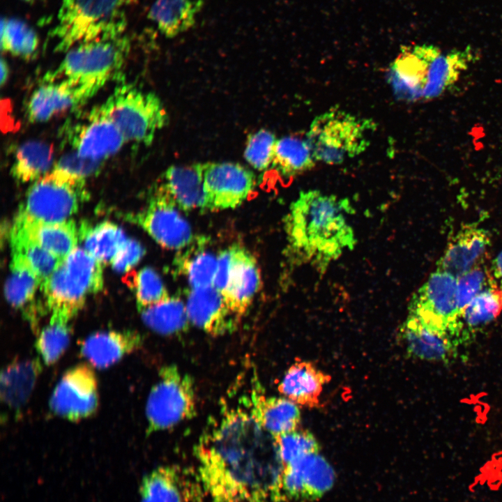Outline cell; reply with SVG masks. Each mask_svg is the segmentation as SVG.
<instances>
[{
  "label": "cell",
  "instance_id": "obj_26",
  "mask_svg": "<svg viewBox=\"0 0 502 502\" xmlns=\"http://www.w3.org/2000/svg\"><path fill=\"white\" fill-rule=\"evenodd\" d=\"M250 396V413L273 437L300 427L301 411L294 402L284 397H266L257 388Z\"/></svg>",
  "mask_w": 502,
  "mask_h": 502
},
{
  "label": "cell",
  "instance_id": "obj_37",
  "mask_svg": "<svg viewBox=\"0 0 502 502\" xmlns=\"http://www.w3.org/2000/svg\"><path fill=\"white\" fill-rule=\"evenodd\" d=\"M38 43L36 33L28 24L17 18L2 19V51L24 59H29L35 56Z\"/></svg>",
  "mask_w": 502,
  "mask_h": 502
},
{
  "label": "cell",
  "instance_id": "obj_24",
  "mask_svg": "<svg viewBox=\"0 0 502 502\" xmlns=\"http://www.w3.org/2000/svg\"><path fill=\"white\" fill-rule=\"evenodd\" d=\"M330 376L312 363L296 360L278 383L277 390L284 397L298 405L318 407L324 386Z\"/></svg>",
  "mask_w": 502,
  "mask_h": 502
},
{
  "label": "cell",
  "instance_id": "obj_2",
  "mask_svg": "<svg viewBox=\"0 0 502 502\" xmlns=\"http://www.w3.org/2000/svg\"><path fill=\"white\" fill-rule=\"evenodd\" d=\"M353 213L347 199L317 190L301 192L284 219L289 252L298 261L312 262L324 271L356 245L349 221Z\"/></svg>",
  "mask_w": 502,
  "mask_h": 502
},
{
  "label": "cell",
  "instance_id": "obj_1",
  "mask_svg": "<svg viewBox=\"0 0 502 502\" xmlns=\"http://www.w3.org/2000/svg\"><path fill=\"white\" fill-rule=\"evenodd\" d=\"M211 502H280L283 464L275 439L242 409L225 412L195 447Z\"/></svg>",
  "mask_w": 502,
  "mask_h": 502
},
{
  "label": "cell",
  "instance_id": "obj_7",
  "mask_svg": "<svg viewBox=\"0 0 502 502\" xmlns=\"http://www.w3.org/2000/svg\"><path fill=\"white\" fill-rule=\"evenodd\" d=\"M126 142L150 145L169 116L159 97L130 84L118 86L102 104Z\"/></svg>",
  "mask_w": 502,
  "mask_h": 502
},
{
  "label": "cell",
  "instance_id": "obj_8",
  "mask_svg": "<svg viewBox=\"0 0 502 502\" xmlns=\"http://www.w3.org/2000/svg\"><path fill=\"white\" fill-rule=\"evenodd\" d=\"M85 180L54 167L32 183L19 213L47 222L70 220L89 199Z\"/></svg>",
  "mask_w": 502,
  "mask_h": 502
},
{
  "label": "cell",
  "instance_id": "obj_9",
  "mask_svg": "<svg viewBox=\"0 0 502 502\" xmlns=\"http://www.w3.org/2000/svg\"><path fill=\"white\" fill-rule=\"evenodd\" d=\"M130 46L123 35L78 44L66 52L57 68L46 73L43 81L66 78L106 84L121 70Z\"/></svg>",
  "mask_w": 502,
  "mask_h": 502
},
{
  "label": "cell",
  "instance_id": "obj_44",
  "mask_svg": "<svg viewBox=\"0 0 502 502\" xmlns=\"http://www.w3.org/2000/svg\"><path fill=\"white\" fill-rule=\"evenodd\" d=\"M101 163L82 157L73 151L61 157L54 167L86 179L99 171Z\"/></svg>",
  "mask_w": 502,
  "mask_h": 502
},
{
  "label": "cell",
  "instance_id": "obj_21",
  "mask_svg": "<svg viewBox=\"0 0 502 502\" xmlns=\"http://www.w3.org/2000/svg\"><path fill=\"white\" fill-rule=\"evenodd\" d=\"M490 243L487 230L474 225L464 226L448 243L436 270L459 277L482 261Z\"/></svg>",
  "mask_w": 502,
  "mask_h": 502
},
{
  "label": "cell",
  "instance_id": "obj_16",
  "mask_svg": "<svg viewBox=\"0 0 502 502\" xmlns=\"http://www.w3.org/2000/svg\"><path fill=\"white\" fill-rule=\"evenodd\" d=\"M105 84L66 78L43 81L28 101V119L33 123L47 121L59 113L83 105Z\"/></svg>",
  "mask_w": 502,
  "mask_h": 502
},
{
  "label": "cell",
  "instance_id": "obj_6",
  "mask_svg": "<svg viewBox=\"0 0 502 502\" xmlns=\"http://www.w3.org/2000/svg\"><path fill=\"white\" fill-rule=\"evenodd\" d=\"M373 128L370 120L333 109L312 121L306 139L314 160L336 165L364 151Z\"/></svg>",
  "mask_w": 502,
  "mask_h": 502
},
{
  "label": "cell",
  "instance_id": "obj_23",
  "mask_svg": "<svg viewBox=\"0 0 502 502\" xmlns=\"http://www.w3.org/2000/svg\"><path fill=\"white\" fill-rule=\"evenodd\" d=\"M142 335L135 330H107L89 335L81 345V353L91 365L107 368L142 345Z\"/></svg>",
  "mask_w": 502,
  "mask_h": 502
},
{
  "label": "cell",
  "instance_id": "obj_4",
  "mask_svg": "<svg viewBox=\"0 0 502 502\" xmlns=\"http://www.w3.org/2000/svg\"><path fill=\"white\" fill-rule=\"evenodd\" d=\"M130 0H62L51 31L56 52L91 40L123 35L124 6Z\"/></svg>",
  "mask_w": 502,
  "mask_h": 502
},
{
  "label": "cell",
  "instance_id": "obj_28",
  "mask_svg": "<svg viewBox=\"0 0 502 502\" xmlns=\"http://www.w3.org/2000/svg\"><path fill=\"white\" fill-rule=\"evenodd\" d=\"M41 371L38 358L16 360L9 363L1 373V402L9 409L19 411L31 397Z\"/></svg>",
  "mask_w": 502,
  "mask_h": 502
},
{
  "label": "cell",
  "instance_id": "obj_45",
  "mask_svg": "<svg viewBox=\"0 0 502 502\" xmlns=\"http://www.w3.org/2000/svg\"><path fill=\"white\" fill-rule=\"evenodd\" d=\"M144 254V249L135 240L127 238L109 264L119 272L129 271Z\"/></svg>",
  "mask_w": 502,
  "mask_h": 502
},
{
  "label": "cell",
  "instance_id": "obj_40",
  "mask_svg": "<svg viewBox=\"0 0 502 502\" xmlns=\"http://www.w3.org/2000/svg\"><path fill=\"white\" fill-rule=\"evenodd\" d=\"M273 438L283 466L303 456L319 452L317 440L307 429L298 427Z\"/></svg>",
  "mask_w": 502,
  "mask_h": 502
},
{
  "label": "cell",
  "instance_id": "obj_34",
  "mask_svg": "<svg viewBox=\"0 0 502 502\" xmlns=\"http://www.w3.org/2000/svg\"><path fill=\"white\" fill-rule=\"evenodd\" d=\"M78 231L82 248L103 264L110 262L127 239L121 228L108 221L95 226L82 223Z\"/></svg>",
  "mask_w": 502,
  "mask_h": 502
},
{
  "label": "cell",
  "instance_id": "obj_36",
  "mask_svg": "<svg viewBox=\"0 0 502 502\" xmlns=\"http://www.w3.org/2000/svg\"><path fill=\"white\" fill-rule=\"evenodd\" d=\"M272 165L286 177H292L312 169L314 158L307 139L287 136L277 139Z\"/></svg>",
  "mask_w": 502,
  "mask_h": 502
},
{
  "label": "cell",
  "instance_id": "obj_30",
  "mask_svg": "<svg viewBox=\"0 0 502 502\" xmlns=\"http://www.w3.org/2000/svg\"><path fill=\"white\" fill-rule=\"evenodd\" d=\"M201 6V0H155L148 17L163 35L173 38L193 26Z\"/></svg>",
  "mask_w": 502,
  "mask_h": 502
},
{
  "label": "cell",
  "instance_id": "obj_17",
  "mask_svg": "<svg viewBox=\"0 0 502 502\" xmlns=\"http://www.w3.org/2000/svg\"><path fill=\"white\" fill-rule=\"evenodd\" d=\"M125 218L139 225L160 245L170 250H181L194 238L188 222L178 209L163 199L151 195L147 206Z\"/></svg>",
  "mask_w": 502,
  "mask_h": 502
},
{
  "label": "cell",
  "instance_id": "obj_13",
  "mask_svg": "<svg viewBox=\"0 0 502 502\" xmlns=\"http://www.w3.org/2000/svg\"><path fill=\"white\" fill-rule=\"evenodd\" d=\"M64 137L73 151L82 157L102 162L116 154L126 141L102 104L84 119L66 126Z\"/></svg>",
  "mask_w": 502,
  "mask_h": 502
},
{
  "label": "cell",
  "instance_id": "obj_19",
  "mask_svg": "<svg viewBox=\"0 0 502 502\" xmlns=\"http://www.w3.org/2000/svg\"><path fill=\"white\" fill-rule=\"evenodd\" d=\"M185 305L190 324L212 336L233 332L240 321L214 287L190 289Z\"/></svg>",
  "mask_w": 502,
  "mask_h": 502
},
{
  "label": "cell",
  "instance_id": "obj_42",
  "mask_svg": "<svg viewBox=\"0 0 502 502\" xmlns=\"http://www.w3.org/2000/svg\"><path fill=\"white\" fill-rule=\"evenodd\" d=\"M498 287L492 275L490 268L481 261L471 269L457 277V291L459 309L462 314L466 306L482 291Z\"/></svg>",
  "mask_w": 502,
  "mask_h": 502
},
{
  "label": "cell",
  "instance_id": "obj_3",
  "mask_svg": "<svg viewBox=\"0 0 502 502\" xmlns=\"http://www.w3.org/2000/svg\"><path fill=\"white\" fill-rule=\"evenodd\" d=\"M473 56L469 50L444 53L429 45L406 47L391 65L393 84L409 100L436 98L457 82Z\"/></svg>",
  "mask_w": 502,
  "mask_h": 502
},
{
  "label": "cell",
  "instance_id": "obj_38",
  "mask_svg": "<svg viewBox=\"0 0 502 502\" xmlns=\"http://www.w3.org/2000/svg\"><path fill=\"white\" fill-rule=\"evenodd\" d=\"M124 279L134 291L139 311L169 296L162 280L153 268L144 267L137 272L128 273Z\"/></svg>",
  "mask_w": 502,
  "mask_h": 502
},
{
  "label": "cell",
  "instance_id": "obj_11",
  "mask_svg": "<svg viewBox=\"0 0 502 502\" xmlns=\"http://www.w3.org/2000/svg\"><path fill=\"white\" fill-rule=\"evenodd\" d=\"M409 315L427 328L462 343L457 278L436 270L413 294Z\"/></svg>",
  "mask_w": 502,
  "mask_h": 502
},
{
  "label": "cell",
  "instance_id": "obj_48",
  "mask_svg": "<svg viewBox=\"0 0 502 502\" xmlns=\"http://www.w3.org/2000/svg\"><path fill=\"white\" fill-rule=\"evenodd\" d=\"M23 1H25L29 2V1H33V0H23Z\"/></svg>",
  "mask_w": 502,
  "mask_h": 502
},
{
  "label": "cell",
  "instance_id": "obj_5",
  "mask_svg": "<svg viewBox=\"0 0 502 502\" xmlns=\"http://www.w3.org/2000/svg\"><path fill=\"white\" fill-rule=\"evenodd\" d=\"M102 264L80 247L62 260L40 289L50 319L69 323L83 307L86 296L102 289Z\"/></svg>",
  "mask_w": 502,
  "mask_h": 502
},
{
  "label": "cell",
  "instance_id": "obj_27",
  "mask_svg": "<svg viewBox=\"0 0 502 502\" xmlns=\"http://www.w3.org/2000/svg\"><path fill=\"white\" fill-rule=\"evenodd\" d=\"M15 221L27 235L40 246L64 259L77 246L79 231L75 222L68 220L59 222H47L31 219L20 213Z\"/></svg>",
  "mask_w": 502,
  "mask_h": 502
},
{
  "label": "cell",
  "instance_id": "obj_29",
  "mask_svg": "<svg viewBox=\"0 0 502 502\" xmlns=\"http://www.w3.org/2000/svg\"><path fill=\"white\" fill-rule=\"evenodd\" d=\"M140 502H193L190 482L174 466L158 467L143 478Z\"/></svg>",
  "mask_w": 502,
  "mask_h": 502
},
{
  "label": "cell",
  "instance_id": "obj_10",
  "mask_svg": "<svg viewBox=\"0 0 502 502\" xmlns=\"http://www.w3.org/2000/svg\"><path fill=\"white\" fill-rule=\"evenodd\" d=\"M196 413L195 387L192 376L174 364L161 367L158 380L146 400L148 434L173 428L194 418Z\"/></svg>",
  "mask_w": 502,
  "mask_h": 502
},
{
  "label": "cell",
  "instance_id": "obj_25",
  "mask_svg": "<svg viewBox=\"0 0 502 502\" xmlns=\"http://www.w3.org/2000/svg\"><path fill=\"white\" fill-rule=\"evenodd\" d=\"M10 275L5 286V294L8 303L22 311L24 318L36 333L40 311L33 303L36 291L40 289V280L19 254L11 252Z\"/></svg>",
  "mask_w": 502,
  "mask_h": 502
},
{
  "label": "cell",
  "instance_id": "obj_15",
  "mask_svg": "<svg viewBox=\"0 0 502 502\" xmlns=\"http://www.w3.org/2000/svg\"><path fill=\"white\" fill-rule=\"evenodd\" d=\"M98 406L97 378L87 364H79L67 370L50 400V408L54 414L73 422L91 416Z\"/></svg>",
  "mask_w": 502,
  "mask_h": 502
},
{
  "label": "cell",
  "instance_id": "obj_46",
  "mask_svg": "<svg viewBox=\"0 0 502 502\" xmlns=\"http://www.w3.org/2000/svg\"><path fill=\"white\" fill-rule=\"evenodd\" d=\"M490 270L496 285L502 289V251L493 260Z\"/></svg>",
  "mask_w": 502,
  "mask_h": 502
},
{
  "label": "cell",
  "instance_id": "obj_33",
  "mask_svg": "<svg viewBox=\"0 0 502 502\" xmlns=\"http://www.w3.org/2000/svg\"><path fill=\"white\" fill-rule=\"evenodd\" d=\"M139 312L145 325L162 335L183 333L190 324L185 303L176 296H169Z\"/></svg>",
  "mask_w": 502,
  "mask_h": 502
},
{
  "label": "cell",
  "instance_id": "obj_20",
  "mask_svg": "<svg viewBox=\"0 0 502 502\" xmlns=\"http://www.w3.org/2000/svg\"><path fill=\"white\" fill-rule=\"evenodd\" d=\"M203 163L171 166L160 176L151 195L159 197L178 210L202 208Z\"/></svg>",
  "mask_w": 502,
  "mask_h": 502
},
{
  "label": "cell",
  "instance_id": "obj_47",
  "mask_svg": "<svg viewBox=\"0 0 502 502\" xmlns=\"http://www.w3.org/2000/svg\"><path fill=\"white\" fill-rule=\"evenodd\" d=\"M1 84L2 85L6 82L8 74V66L3 59L1 61Z\"/></svg>",
  "mask_w": 502,
  "mask_h": 502
},
{
  "label": "cell",
  "instance_id": "obj_35",
  "mask_svg": "<svg viewBox=\"0 0 502 502\" xmlns=\"http://www.w3.org/2000/svg\"><path fill=\"white\" fill-rule=\"evenodd\" d=\"M502 312V289L489 287L474 297L462 310V342L469 340L477 329L489 324Z\"/></svg>",
  "mask_w": 502,
  "mask_h": 502
},
{
  "label": "cell",
  "instance_id": "obj_14",
  "mask_svg": "<svg viewBox=\"0 0 502 502\" xmlns=\"http://www.w3.org/2000/svg\"><path fill=\"white\" fill-rule=\"evenodd\" d=\"M202 208L208 211L235 208L252 193L255 176L244 166L234 162L203 163Z\"/></svg>",
  "mask_w": 502,
  "mask_h": 502
},
{
  "label": "cell",
  "instance_id": "obj_12",
  "mask_svg": "<svg viewBox=\"0 0 502 502\" xmlns=\"http://www.w3.org/2000/svg\"><path fill=\"white\" fill-rule=\"evenodd\" d=\"M260 284L257 261L244 248L233 245L219 253L213 287L239 318L248 311Z\"/></svg>",
  "mask_w": 502,
  "mask_h": 502
},
{
  "label": "cell",
  "instance_id": "obj_39",
  "mask_svg": "<svg viewBox=\"0 0 502 502\" xmlns=\"http://www.w3.org/2000/svg\"><path fill=\"white\" fill-rule=\"evenodd\" d=\"M68 324L50 319L48 325L39 332L36 348L45 364L54 363L66 349L70 335Z\"/></svg>",
  "mask_w": 502,
  "mask_h": 502
},
{
  "label": "cell",
  "instance_id": "obj_22",
  "mask_svg": "<svg viewBox=\"0 0 502 502\" xmlns=\"http://www.w3.org/2000/svg\"><path fill=\"white\" fill-rule=\"evenodd\" d=\"M397 335L409 357L447 363L456 356L458 344L455 341L427 328L410 315Z\"/></svg>",
  "mask_w": 502,
  "mask_h": 502
},
{
  "label": "cell",
  "instance_id": "obj_31",
  "mask_svg": "<svg viewBox=\"0 0 502 502\" xmlns=\"http://www.w3.org/2000/svg\"><path fill=\"white\" fill-rule=\"evenodd\" d=\"M11 252L20 254L38 276L40 289L62 260L33 241L15 221L9 231Z\"/></svg>",
  "mask_w": 502,
  "mask_h": 502
},
{
  "label": "cell",
  "instance_id": "obj_41",
  "mask_svg": "<svg viewBox=\"0 0 502 502\" xmlns=\"http://www.w3.org/2000/svg\"><path fill=\"white\" fill-rule=\"evenodd\" d=\"M179 264L185 274L191 289L213 287L218 268V257L203 250L182 256Z\"/></svg>",
  "mask_w": 502,
  "mask_h": 502
},
{
  "label": "cell",
  "instance_id": "obj_32",
  "mask_svg": "<svg viewBox=\"0 0 502 502\" xmlns=\"http://www.w3.org/2000/svg\"><path fill=\"white\" fill-rule=\"evenodd\" d=\"M52 160V145L40 141L26 142L15 153L11 175L21 183L34 182L50 172Z\"/></svg>",
  "mask_w": 502,
  "mask_h": 502
},
{
  "label": "cell",
  "instance_id": "obj_18",
  "mask_svg": "<svg viewBox=\"0 0 502 502\" xmlns=\"http://www.w3.org/2000/svg\"><path fill=\"white\" fill-rule=\"evenodd\" d=\"M334 477L333 468L319 452L303 456L283 466V499H317L332 487Z\"/></svg>",
  "mask_w": 502,
  "mask_h": 502
},
{
  "label": "cell",
  "instance_id": "obj_43",
  "mask_svg": "<svg viewBox=\"0 0 502 502\" xmlns=\"http://www.w3.org/2000/svg\"><path fill=\"white\" fill-rule=\"evenodd\" d=\"M276 138L271 132L261 129L248 137L244 156L254 169L261 171L273 162Z\"/></svg>",
  "mask_w": 502,
  "mask_h": 502
}]
</instances>
